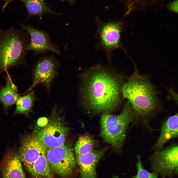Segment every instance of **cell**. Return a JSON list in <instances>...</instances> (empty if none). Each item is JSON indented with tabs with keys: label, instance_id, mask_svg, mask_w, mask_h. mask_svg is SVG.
I'll return each mask as SVG.
<instances>
[{
	"label": "cell",
	"instance_id": "obj_19",
	"mask_svg": "<svg viewBox=\"0 0 178 178\" xmlns=\"http://www.w3.org/2000/svg\"><path fill=\"white\" fill-rule=\"evenodd\" d=\"M95 142L93 137L89 134L79 135L74 147L76 155L85 154L94 150Z\"/></svg>",
	"mask_w": 178,
	"mask_h": 178
},
{
	"label": "cell",
	"instance_id": "obj_5",
	"mask_svg": "<svg viewBox=\"0 0 178 178\" xmlns=\"http://www.w3.org/2000/svg\"><path fill=\"white\" fill-rule=\"evenodd\" d=\"M45 155L54 175L61 178H75L77 168L72 142L46 149Z\"/></svg>",
	"mask_w": 178,
	"mask_h": 178
},
{
	"label": "cell",
	"instance_id": "obj_17",
	"mask_svg": "<svg viewBox=\"0 0 178 178\" xmlns=\"http://www.w3.org/2000/svg\"><path fill=\"white\" fill-rule=\"evenodd\" d=\"M23 2L27 10L28 16L27 20L32 16L37 15L41 20L43 14L49 13L57 16L60 14L53 12L43 0H19Z\"/></svg>",
	"mask_w": 178,
	"mask_h": 178
},
{
	"label": "cell",
	"instance_id": "obj_13",
	"mask_svg": "<svg viewBox=\"0 0 178 178\" xmlns=\"http://www.w3.org/2000/svg\"><path fill=\"white\" fill-rule=\"evenodd\" d=\"M108 148L93 150L86 154L76 155V161L79 167V178H97L96 165Z\"/></svg>",
	"mask_w": 178,
	"mask_h": 178
},
{
	"label": "cell",
	"instance_id": "obj_18",
	"mask_svg": "<svg viewBox=\"0 0 178 178\" xmlns=\"http://www.w3.org/2000/svg\"><path fill=\"white\" fill-rule=\"evenodd\" d=\"M36 99L34 90L31 91L26 95L20 96L16 103L14 115L22 114L27 115L32 111Z\"/></svg>",
	"mask_w": 178,
	"mask_h": 178
},
{
	"label": "cell",
	"instance_id": "obj_20",
	"mask_svg": "<svg viewBox=\"0 0 178 178\" xmlns=\"http://www.w3.org/2000/svg\"><path fill=\"white\" fill-rule=\"evenodd\" d=\"M136 167L137 169V174L130 178H157L158 174L154 172L150 173L144 169L141 160L140 156H137Z\"/></svg>",
	"mask_w": 178,
	"mask_h": 178
},
{
	"label": "cell",
	"instance_id": "obj_24",
	"mask_svg": "<svg viewBox=\"0 0 178 178\" xmlns=\"http://www.w3.org/2000/svg\"><path fill=\"white\" fill-rule=\"evenodd\" d=\"M62 1L68 0L69 1H71L73 0H61Z\"/></svg>",
	"mask_w": 178,
	"mask_h": 178
},
{
	"label": "cell",
	"instance_id": "obj_10",
	"mask_svg": "<svg viewBox=\"0 0 178 178\" xmlns=\"http://www.w3.org/2000/svg\"><path fill=\"white\" fill-rule=\"evenodd\" d=\"M21 29L28 33L30 37V42L27 50H32L36 55L51 51L60 55L59 49L56 44L51 42L49 36L45 32L37 29L30 25L20 24Z\"/></svg>",
	"mask_w": 178,
	"mask_h": 178
},
{
	"label": "cell",
	"instance_id": "obj_15",
	"mask_svg": "<svg viewBox=\"0 0 178 178\" xmlns=\"http://www.w3.org/2000/svg\"><path fill=\"white\" fill-rule=\"evenodd\" d=\"M6 84L0 85V102L3 105V109L7 113L8 108L16 103L21 95L17 93V87L13 82L10 75L8 74L5 77Z\"/></svg>",
	"mask_w": 178,
	"mask_h": 178
},
{
	"label": "cell",
	"instance_id": "obj_12",
	"mask_svg": "<svg viewBox=\"0 0 178 178\" xmlns=\"http://www.w3.org/2000/svg\"><path fill=\"white\" fill-rule=\"evenodd\" d=\"M169 94L167 97L174 101L178 105V92L172 87L167 89ZM178 137V111L174 115L169 117L163 124L159 137L154 149L156 150L162 149L165 144L170 139Z\"/></svg>",
	"mask_w": 178,
	"mask_h": 178
},
{
	"label": "cell",
	"instance_id": "obj_1",
	"mask_svg": "<svg viewBox=\"0 0 178 178\" xmlns=\"http://www.w3.org/2000/svg\"><path fill=\"white\" fill-rule=\"evenodd\" d=\"M81 79L80 97L85 109L95 113H111L119 107L124 78L114 69L96 65L84 72Z\"/></svg>",
	"mask_w": 178,
	"mask_h": 178
},
{
	"label": "cell",
	"instance_id": "obj_11",
	"mask_svg": "<svg viewBox=\"0 0 178 178\" xmlns=\"http://www.w3.org/2000/svg\"><path fill=\"white\" fill-rule=\"evenodd\" d=\"M46 150L43 143L35 135L27 136L21 142L18 154L20 160L27 169Z\"/></svg>",
	"mask_w": 178,
	"mask_h": 178
},
{
	"label": "cell",
	"instance_id": "obj_16",
	"mask_svg": "<svg viewBox=\"0 0 178 178\" xmlns=\"http://www.w3.org/2000/svg\"><path fill=\"white\" fill-rule=\"evenodd\" d=\"M27 169L34 178H54L46 159L45 152Z\"/></svg>",
	"mask_w": 178,
	"mask_h": 178
},
{
	"label": "cell",
	"instance_id": "obj_6",
	"mask_svg": "<svg viewBox=\"0 0 178 178\" xmlns=\"http://www.w3.org/2000/svg\"><path fill=\"white\" fill-rule=\"evenodd\" d=\"M55 105L53 109L51 117L47 123L35 135L41 141L46 149L61 146L66 142L69 128L57 112Z\"/></svg>",
	"mask_w": 178,
	"mask_h": 178
},
{
	"label": "cell",
	"instance_id": "obj_2",
	"mask_svg": "<svg viewBox=\"0 0 178 178\" xmlns=\"http://www.w3.org/2000/svg\"><path fill=\"white\" fill-rule=\"evenodd\" d=\"M122 91L123 97L129 102L134 110L135 116L134 122L140 121L150 128L149 119L161 107L154 86L135 69L124 82Z\"/></svg>",
	"mask_w": 178,
	"mask_h": 178
},
{
	"label": "cell",
	"instance_id": "obj_14",
	"mask_svg": "<svg viewBox=\"0 0 178 178\" xmlns=\"http://www.w3.org/2000/svg\"><path fill=\"white\" fill-rule=\"evenodd\" d=\"M2 178H26L18 153L8 149L0 163Z\"/></svg>",
	"mask_w": 178,
	"mask_h": 178
},
{
	"label": "cell",
	"instance_id": "obj_23",
	"mask_svg": "<svg viewBox=\"0 0 178 178\" xmlns=\"http://www.w3.org/2000/svg\"><path fill=\"white\" fill-rule=\"evenodd\" d=\"M112 178H119L117 176H113Z\"/></svg>",
	"mask_w": 178,
	"mask_h": 178
},
{
	"label": "cell",
	"instance_id": "obj_8",
	"mask_svg": "<svg viewBox=\"0 0 178 178\" xmlns=\"http://www.w3.org/2000/svg\"><path fill=\"white\" fill-rule=\"evenodd\" d=\"M60 66L59 62L53 55L40 57L33 68L32 84L26 92L41 84L49 91Z\"/></svg>",
	"mask_w": 178,
	"mask_h": 178
},
{
	"label": "cell",
	"instance_id": "obj_22",
	"mask_svg": "<svg viewBox=\"0 0 178 178\" xmlns=\"http://www.w3.org/2000/svg\"><path fill=\"white\" fill-rule=\"evenodd\" d=\"M175 172L176 174L178 175V167L176 169Z\"/></svg>",
	"mask_w": 178,
	"mask_h": 178
},
{
	"label": "cell",
	"instance_id": "obj_3",
	"mask_svg": "<svg viewBox=\"0 0 178 178\" xmlns=\"http://www.w3.org/2000/svg\"><path fill=\"white\" fill-rule=\"evenodd\" d=\"M28 33L11 26L0 29V74L7 69L25 64L30 38Z\"/></svg>",
	"mask_w": 178,
	"mask_h": 178
},
{
	"label": "cell",
	"instance_id": "obj_7",
	"mask_svg": "<svg viewBox=\"0 0 178 178\" xmlns=\"http://www.w3.org/2000/svg\"><path fill=\"white\" fill-rule=\"evenodd\" d=\"M150 160L151 170L159 174L161 178L172 175L178 167V145L155 151Z\"/></svg>",
	"mask_w": 178,
	"mask_h": 178
},
{
	"label": "cell",
	"instance_id": "obj_9",
	"mask_svg": "<svg viewBox=\"0 0 178 178\" xmlns=\"http://www.w3.org/2000/svg\"><path fill=\"white\" fill-rule=\"evenodd\" d=\"M97 24V35L99 39V46L110 54L120 45L123 22L122 21L107 22L99 21Z\"/></svg>",
	"mask_w": 178,
	"mask_h": 178
},
{
	"label": "cell",
	"instance_id": "obj_21",
	"mask_svg": "<svg viewBox=\"0 0 178 178\" xmlns=\"http://www.w3.org/2000/svg\"><path fill=\"white\" fill-rule=\"evenodd\" d=\"M167 7L170 11L178 13V0L170 3L168 5Z\"/></svg>",
	"mask_w": 178,
	"mask_h": 178
},
{
	"label": "cell",
	"instance_id": "obj_4",
	"mask_svg": "<svg viewBox=\"0 0 178 178\" xmlns=\"http://www.w3.org/2000/svg\"><path fill=\"white\" fill-rule=\"evenodd\" d=\"M135 118L133 109L128 100L119 114H102L100 120L101 136L105 142L111 145L117 153L122 152L127 131Z\"/></svg>",
	"mask_w": 178,
	"mask_h": 178
}]
</instances>
